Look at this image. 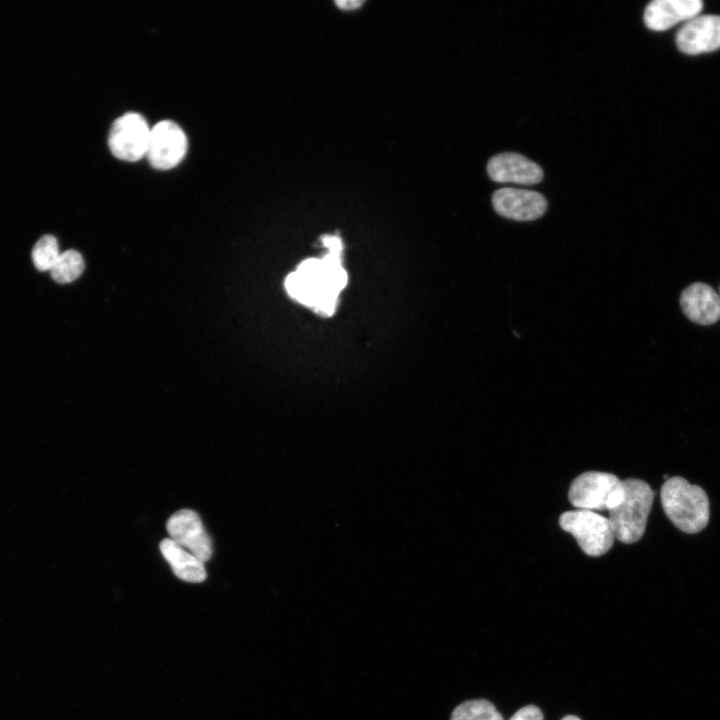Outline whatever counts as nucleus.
<instances>
[{
    "mask_svg": "<svg viewBox=\"0 0 720 720\" xmlns=\"http://www.w3.org/2000/svg\"><path fill=\"white\" fill-rule=\"evenodd\" d=\"M167 531L174 542L203 562L212 556V543L195 511L183 509L167 521Z\"/></svg>",
    "mask_w": 720,
    "mask_h": 720,
    "instance_id": "1a4fd4ad",
    "label": "nucleus"
},
{
    "mask_svg": "<svg viewBox=\"0 0 720 720\" xmlns=\"http://www.w3.org/2000/svg\"><path fill=\"white\" fill-rule=\"evenodd\" d=\"M489 177L499 183L532 185L543 179V170L525 156L513 152L500 153L487 163Z\"/></svg>",
    "mask_w": 720,
    "mask_h": 720,
    "instance_id": "9b49d317",
    "label": "nucleus"
},
{
    "mask_svg": "<svg viewBox=\"0 0 720 720\" xmlns=\"http://www.w3.org/2000/svg\"><path fill=\"white\" fill-rule=\"evenodd\" d=\"M151 128L145 118L128 112L117 118L111 126L108 146L111 153L124 161H138L146 156Z\"/></svg>",
    "mask_w": 720,
    "mask_h": 720,
    "instance_id": "423d86ee",
    "label": "nucleus"
},
{
    "mask_svg": "<svg viewBox=\"0 0 720 720\" xmlns=\"http://www.w3.org/2000/svg\"><path fill=\"white\" fill-rule=\"evenodd\" d=\"M623 495L622 480L611 473L588 471L570 485L568 499L576 509L609 510Z\"/></svg>",
    "mask_w": 720,
    "mask_h": 720,
    "instance_id": "39448f33",
    "label": "nucleus"
},
{
    "mask_svg": "<svg viewBox=\"0 0 720 720\" xmlns=\"http://www.w3.org/2000/svg\"><path fill=\"white\" fill-rule=\"evenodd\" d=\"M660 497L666 516L682 532L695 534L707 526L709 499L700 486L690 484L681 476H674L664 482Z\"/></svg>",
    "mask_w": 720,
    "mask_h": 720,
    "instance_id": "f03ea898",
    "label": "nucleus"
},
{
    "mask_svg": "<svg viewBox=\"0 0 720 720\" xmlns=\"http://www.w3.org/2000/svg\"><path fill=\"white\" fill-rule=\"evenodd\" d=\"M60 254L57 239L52 235H44L32 249V260L39 271H50Z\"/></svg>",
    "mask_w": 720,
    "mask_h": 720,
    "instance_id": "f3484780",
    "label": "nucleus"
},
{
    "mask_svg": "<svg viewBox=\"0 0 720 720\" xmlns=\"http://www.w3.org/2000/svg\"><path fill=\"white\" fill-rule=\"evenodd\" d=\"M335 3L341 8V9H354L359 7L363 1L359 0H337Z\"/></svg>",
    "mask_w": 720,
    "mask_h": 720,
    "instance_id": "aec40b11",
    "label": "nucleus"
},
{
    "mask_svg": "<svg viewBox=\"0 0 720 720\" xmlns=\"http://www.w3.org/2000/svg\"><path fill=\"white\" fill-rule=\"evenodd\" d=\"M510 720H543V714L537 706L527 705L519 709Z\"/></svg>",
    "mask_w": 720,
    "mask_h": 720,
    "instance_id": "a211bd4d",
    "label": "nucleus"
},
{
    "mask_svg": "<svg viewBox=\"0 0 720 720\" xmlns=\"http://www.w3.org/2000/svg\"><path fill=\"white\" fill-rule=\"evenodd\" d=\"M561 720H581V719L575 715H567V716L563 717Z\"/></svg>",
    "mask_w": 720,
    "mask_h": 720,
    "instance_id": "412c9836",
    "label": "nucleus"
},
{
    "mask_svg": "<svg viewBox=\"0 0 720 720\" xmlns=\"http://www.w3.org/2000/svg\"><path fill=\"white\" fill-rule=\"evenodd\" d=\"M622 485V498L608 510V519L615 538L631 544L640 540L645 532L654 492L648 483L636 478L622 480Z\"/></svg>",
    "mask_w": 720,
    "mask_h": 720,
    "instance_id": "7ed1b4c3",
    "label": "nucleus"
},
{
    "mask_svg": "<svg viewBox=\"0 0 720 720\" xmlns=\"http://www.w3.org/2000/svg\"><path fill=\"white\" fill-rule=\"evenodd\" d=\"M719 290H720V288H719Z\"/></svg>",
    "mask_w": 720,
    "mask_h": 720,
    "instance_id": "4be33fe9",
    "label": "nucleus"
},
{
    "mask_svg": "<svg viewBox=\"0 0 720 720\" xmlns=\"http://www.w3.org/2000/svg\"><path fill=\"white\" fill-rule=\"evenodd\" d=\"M678 49L689 55L720 48V16L698 15L687 21L676 35Z\"/></svg>",
    "mask_w": 720,
    "mask_h": 720,
    "instance_id": "9d476101",
    "label": "nucleus"
},
{
    "mask_svg": "<svg viewBox=\"0 0 720 720\" xmlns=\"http://www.w3.org/2000/svg\"><path fill=\"white\" fill-rule=\"evenodd\" d=\"M341 255L328 252L322 259L303 261L285 280L288 294L323 316L333 314L347 283Z\"/></svg>",
    "mask_w": 720,
    "mask_h": 720,
    "instance_id": "f257e3e1",
    "label": "nucleus"
},
{
    "mask_svg": "<svg viewBox=\"0 0 720 720\" xmlns=\"http://www.w3.org/2000/svg\"><path fill=\"white\" fill-rule=\"evenodd\" d=\"M159 547L178 578L190 583H200L206 579L204 562L172 539H163Z\"/></svg>",
    "mask_w": 720,
    "mask_h": 720,
    "instance_id": "4468645a",
    "label": "nucleus"
},
{
    "mask_svg": "<svg viewBox=\"0 0 720 720\" xmlns=\"http://www.w3.org/2000/svg\"><path fill=\"white\" fill-rule=\"evenodd\" d=\"M559 524L573 535L582 551L592 557L608 552L615 539L609 519L595 511H566L560 516Z\"/></svg>",
    "mask_w": 720,
    "mask_h": 720,
    "instance_id": "20e7f679",
    "label": "nucleus"
},
{
    "mask_svg": "<svg viewBox=\"0 0 720 720\" xmlns=\"http://www.w3.org/2000/svg\"><path fill=\"white\" fill-rule=\"evenodd\" d=\"M684 314L700 325H711L720 320V295L708 284L695 282L686 287L680 296Z\"/></svg>",
    "mask_w": 720,
    "mask_h": 720,
    "instance_id": "ddd939ff",
    "label": "nucleus"
},
{
    "mask_svg": "<svg viewBox=\"0 0 720 720\" xmlns=\"http://www.w3.org/2000/svg\"><path fill=\"white\" fill-rule=\"evenodd\" d=\"M322 242L329 252L342 254L343 246L339 237L326 235L323 237Z\"/></svg>",
    "mask_w": 720,
    "mask_h": 720,
    "instance_id": "6ab92c4d",
    "label": "nucleus"
},
{
    "mask_svg": "<svg viewBox=\"0 0 720 720\" xmlns=\"http://www.w3.org/2000/svg\"><path fill=\"white\" fill-rule=\"evenodd\" d=\"M187 147L182 128L171 120H163L151 128L146 157L154 168L168 170L183 160Z\"/></svg>",
    "mask_w": 720,
    "mask_h": 720,
    "instance_id": "0eeeda50",
    "label": "nucleus"
},
{
    "mask_svg": "<svg viewBox=\"0 0 720 720\" xmlns=\"http://www.w3.org/2000/svg\"><path fill=\"white\" fill-rule=\"evenodd\" d=\"M451 720H503L495 706L485 699L469 700L458 705Z\"/></svg>",
    "mask_w": 720,
    "mask_h": 720,
    "instance_id": "dca6fc26",
    "label": "nucleus"
},
{
    "mask_svg": "<svg viewBox=\"0 0 720 720\" xmlns=\"http://www.w3.org/2000/svg\"><path fill=\"white\" fill-rule=\"evenodd\" d=\"M84 270L82 255L76 250H67L60 254L49 271L54 281L60 284L76 280Z\"/></svg>",
    "mask_w": 720,
    "mask_h": 720,
    "instance_id": "2eb2a0df",
    "label": "nucleus"
},
{
    "mask_svg": "<svg viewBox=\"0 0 720 720\" xmlns=\"http://www.w3.org/2000/svg\"><path fill=\"white\" fill-rule=\"evenodd\" d=\"M702 8L700 0H654L646 6L643 19L647 28L665 31L698 16Z\"/></svg>",
    "mask_w": 720,
    "mask_h": 720,
    "instance_id": "f8f14e48",
    "label": "nucleus"
},
{
    "mask_svg": "<svg viewBox=\"0 0 720 720\" xmlns=\"http://www.w3.org/2000/svg\"><path fill=\"white\" fill-rule=\"evenodd\" d=\"M494 210L515 221H532L547 210V200L539 192L517 188H501L492 195Z\"/></svg>",
    "mask_w": 720,
    "mask_h": 720,
    "instance_id": "6e6552de",
    "label": "nucleus"
}]
</instances>
